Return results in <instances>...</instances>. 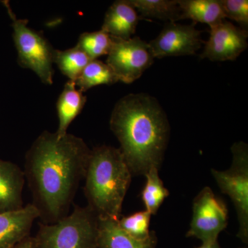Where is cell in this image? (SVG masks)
<instances>
[{"label": "cell", "mask_w": 248, "mask_h": 248, "mask_svg": "<svg viewBox=\"0 0 248 248\" xmlns=\"http://www.w3.org/2000/svg\"><path fill=\"white\" fill-rule=\"evenodd\" d=\"M91 152L83 139L69 133L58 138L48 130L31 145L24 172L41 223L52 224L69 214Z\"/></svg>", "instance_id": "obj_1"}, {"label": "cell", "mask_w": 248, "mask_h": 248, "mask_svg": "<svg viewBox=\"0 0 248 248\" xmlns=\"http://www.w3.org/2000/svg\"><path fill=\"white\" fill-rule=\"evenodd\" d=\"M112 133L132 175H146L159 169L169 143L170 125L164 109L155 98L130 94L115 104L110 120Z\"/></svg>", "instance_id": "obj_2"}, {"label": "cell", "mask_w": 248, "mask_h": 248, "mask_svg": "<svg viewBox=\"0 0 248 248\" xmlns=\"http://www.w3.org/2000/svg\"><path fill=\"white\" fill-rule=\"evenodd\" d=\"M132 176L120 148L101 146L91 149L84 192L88 206L99 218H120Z\"/></svg>", "instance_id": "obj_3"}, {"label": "cell", "mask_w": 248, "mask_h": 248, "mask_svg": "<svg viewBox=\"0 0 248 248\" xmlns=\"http://www.w3.org/2000/svg\"><path fill=\"white\" fill-rule=\"evenodd\" d=\"M99 217L88 205H76L52 224L40 223L34 236L37 248H99Z\"/></svg>", "instance_id": "obj_4"}, {"label": "cell", "mask_w": 248, "mask_h": 248, "mask_svg": "<svg viewBox=\"0 0 248 248\" xmlns=\"http://www.w3.org/2000/svg\"><path fill=\"white\" fill-rule=\"evenodd\" d=\"M7 9L13 20V37L19 66L33 71L44 84H53L55 49L41 32L29 27L28 19H17L9 6Z\"/></svg>", "instance_id": "obj_5"}, {"label": "cell", "mask_w": 248, "mask_h": 248, "mask_svg": "<svg viewBox=\"0 0 248 248\" xmlns=\"http://www.w3.org/2000/svg\"><path fill=\"white\" fill-rule=\"evenodd\" d=\"M232 162L224 171L212 169L214 179L222 193L231 197L234 203L238 221L237 237L248 243V146L244 141L234 143L231 148Z\"/></svg>", "instance_id": "obj_6"}, {"label": "cell", "mask_w": 248, "mask_h": 248, "mask_svg": "<svg viewBox=\"0 0 248 248\" xmlns=\"http://www.w3.org/2000/svg\"><path fill=\"white\" fill-rule=\"evenodd\" d=\"M112 38L113 42L107 63L118 81L131 84L141 78L154 62L151 49L148 43L139 37L128 40Z\"/></svg>", "instance_id": "obj_7"}, {"label": "cell", "mask_w": 248, "mask_h": 248, "mask_svg": "<svg viewBox=\"0 0 248 248\" xmlns=\"http://www.w3.org/2000/svg\"><path fill=\"white\" fill-rule=\"evenodd\" d=\"M193 214L187 237H195L202 243L218 241V236L226 229L228 212L226 204L209 187L200 191L193 202Z\"/></svg>", "instance_id": "obj_8"}, {"label": "cell", "mask_w": 248, "mask_h": 248, "mask_svg": "<svg viewBox=\"0 0 248 248\" xmlns=\"http://www.w3.org/2000/svg\"><path fill=\"white\" fill-rule=\"evenodd\" d=\"M195 24L168 23L159 35L148 43L154 58L195 55L203 43Z\"/></svg>", "instance_id": "obj_9"}, {"label": "cell", "mask_w": 248, "mask_h": 248, "mask_svg": "<svg viewBox=\"0 0 248 248\" xmlns=\"http://www.w3.org/2000/svg\"><path fill=\"white\" fill-rule=\"evenodd\" d=\"M247 31L226 19L210 27L202 59L213 62L234 61L248 48Z\"/></svg>", "instance_id": "obj_10"}, {"label": "cell", "mask_w": 248, "mask_h": 248, "mask_svg": "<svg viewBox=\"0 0 248 248\" xmlns=\"http://www.w3.org/2000/svg\"><path fill=\"white\" fill-rule=\"evenodd\" d=\"M39 213L32 203L16 211L0 213V248H14L30 236Z\"/></svg>", "instance_id": "obj_11"}, {"label": "cell", "mask_w": 248, "mask_h": 248, "mask_svg": "<svg viewBox=\"0 0 248 248\" xmlns=\"http://www.w3.org/2000/svg\"><path fill=\"white\" fill-rule=\"evenodd\" d=\"M25 182L24 170L19 166L0 159V213L24 208L23 190Z\"/></svg>", "instance_id": "obj_12"}, {"label": "cell", "mask_w": 248, "mask_h": 248, "mask_svg": "<svg viewBox=\"0 0 248 248\" xmlns=\"http://www.w3.org/2000/svg\"><path fill=\"white\" fill-rule=\"evenodd\" d=\"M140 17L129 0H117L108 9L101 30L115 38L128 40L136 32Z\"/></svg>", "instance_id": "obj_13"}, {"label": "cell", "mask_w": 248, "mask_h": 248, "mask_svg": "<svg viewBox=\"0 0 248 248\" xmlns=\"http://www.w3.org/2000/svg\"><path fill=\"white\" fill-rule=\"evenodd\" d=\"M156 243L155 232L148 239H136L120 228L118 220L99 218V248H155Z\"/></svg>", "instance_id": "obj_14"}, {"label": "cell", "mask_w": 248, "mask_h": 248, "mask_svg": "<svg viewBox=\"0 0 248 248\" xmlns=\"http://www.w3.org/2000/svg\"><path fill=\"white\" fill-rule=\"evenodd\" d=\"M86 100L84 93L76 89V82L68 80L57 102L59 125L55 133L58 138L68 133L70 125L83 110Z\"/></svg>", "instance_id": "obj_15"}, {"label": "cell", "mask_w": 248, "mask_h": 248, "mask_svg": "<svg viewBox=\"0 0 248 248\" xmlns=\"http://www.w3.org/2000/svg\"><path fill=\"white\" fill-rule=\"evenodd\" d=\"M181 19H190L194 24H207L210 27L226 19L221 0H178Z\"/></svg>", "instance_id": "obj_16"}, {"label": "cell", "mask_w": 248, "mask_h": 248, "mask_svg": "<svg viewBox=\"0 0 248 248\" xmlns=\"http://www.w3.org/2000/svg\"><path fill=\"white\" fill-rule=\"evenodd\" d=\"M142 17L175 22L181 19L178 0H129ZM140 16V17H141Z\"/></svg>", "instance_id": "obj_17"}, {"label": "cell", "mask_w": 248, "mask_h": 248, "mask_svg": "<svg viewBox=\"0 0 248 248\" xmlns=\"http://www.w3.org/2000/svg\"><path fill=\"white\" fill-rule=\"evenodd\" d=\"M91 61L92 60L78 45L68 50L55 49L54 53V63L62 73L74 82Z\"/></svg>", "instance_id": "obj_18"}, {"label": "cell", "mask_w": 248, "mask_h": 248, "mask_svg": "<svg viewBox=\"0 0 248 248\" xmlns=\"http://www.w3.org/2000/svg\"><path fill=\"white\" fill-rule=\"evenodd\" d=\"M118 81L115 73L107 63L100 60H92L85 67L76 81V86L79 88L81 92L99 85H111Z\"/></svg>", "instance_id": "obj_19"}, {"label": "cell", "mask_w": 248, "mask_h": 248, "mask_svg": "<svg viewBox=\"0 0 248 248\" xmlns=\"http://www.w3.org/2000/svg\"><path fill=\"white\" fill-rule=\"evenodd\" d=\"M146 185L141 197L146 210L151 215H155L164 200L169 196V191L165 187L159 177V169L153 168L146 173Z\"/></svg>", "instance_id": "obj_20"}, {"label": "cell", "mask_w": 248, "mask_h": 248, "mask_svg": "<svg viewBox=\"0 0 248 248\" xmlns=\"http://www.w3.org/2000/svg\"><path fill=\"white\" fill-rule=\"evenodd\" d=\"M112 42L110 35L100 30L81 34L77 45L84 50L91 60H94L103 55H108Z\"/></svg>", "instance_id": "obj_21"}, {"label": "cell", "mask_w": 248, "mask_h": 248, "mask_svg": "<svg viewBox=\"0 0 248 248\" xmlns=\"http://www.w3.org/2000/svg\"><path fill=\"white\" fill-rule=\"evenodd\" d=\"M152 215L146 211L138 212L119 218L118 224L125 233L139 240L148 239L151 236L150 222Z\"/></svg>", "instance_id": "obj_22"}, {"label": "cell", "mask_w": 248, "mask_h": 248, "mask_svg": "<svg viewBox=\"0 0 248 248\" xmlns=\"http://www.w3.org/2000/svg\"><path fill=\"white\" fill-rule=\"evenodd\" d=\"M221 3L226 19L235 21L246 30L248 26V0H221Z\"/></svg>", "instance_id": "obj_23"}, {"label": "cell", "mask_w": 248, "mask_h": 248, "mask_svg": "<svg viewBox=\"0 0 248 248\" xmlns=\"http://www.w3.org/2000/svg\"><path fill=\"white\" fill-rule=\"evenodd\" d=\"M14 248H36L35 240L34 236H29L25 239L21 241Z\"/></svg>", "instance_id": "obj_24"}, {"label": "cell", "mask_w": 248, "mask_h": 248, "mask_svg": "<svg viewBox=\"0 0 248 248\" xmlns=\"http://www.w3.org/2000/svg\"><path fill=\"white\" fill-rule=\"evenodd\" d=\"M195 248H221L218 241H211V242L202 243L200 247Z\"/></svg>", "instance_id": "obj_25"}, {"label": "cell", "mask_w": 248, "mask_h": 248, "mask_svg": "<svg viewBox=\"0 0 248 248\" xmlns=\"http://www.w3.org/2000/svg\"></svg>", "instance_id": "obj_26"}]
</instances>
